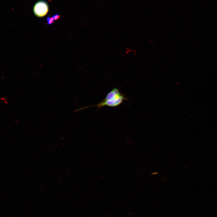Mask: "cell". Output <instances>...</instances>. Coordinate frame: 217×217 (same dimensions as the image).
Here are the masks:
<instances>
[{
    "label": "cell",
    "mask_w": 217,
    "mask_h": 217,
    "mask_svg": "<svg viewBox=\"0 0 217 217\" xmlns=\"http://www.w3.org/2000/svg\"><path fill=\"white\" fill-rule=\"evenodd\" d=\"M157 174H158V173H157V172H154V173H152V175H157Z\"/></svg>",
    "instance_id": "5b68a950"
},
{
    "label": "cell",
    "mask_w": 217,
    "mask_h": 217,
    "mask_svg": "<svg viewBox=\"0 0 217 217\" xmlns=\"http://www.w3.org/2000/svg\"><path fill=\"white\" fill-rule=\"evenodd\" d=\"M49 10L48 4L44 1H40L37 2L33 8L34 14L38 17L45 16Z\"/></svg>",
    "instance_id": "7a4b0ae2"
},
{
    "label": "cell",
    "mask_w": 217,
    "mask_h": 217,
    "mask_svg": "<svg viewBox=\"0 0 217 217\" xmlns=\"http://www.w3.org/2000/svg\"><path fill=\"white\" fill-rule=\"evenodd\" d=\"M127 100L125 96L117 88L113 89L107 94L105 97L96 105L91 106H96L99 109L105 106L116 107Z\"/></svg>",
    "instance_id": "6da1fadb"
},
{
    "label": "cell",
    "mask_w": 217,
    "mask_h": 217,
    "mask_svg": "<svg viewBox=\"0 0 217 217\" xmlns=\"http://www.w3.org/2000/svg\"><path fill=\"white\" fill-rule=\"evenodd\" d=\"M54 19L53 17H48L47 18V24L48 25H50L53 24L54 22Z\"/></svg>",
    "instance_id": "3957f363"
},
{
    "label": "cell",
    "mask_w": 217,
    "mask_h": 217,
    "mask_svg": "<svg viewBox=\"0 0 217 217\" xmlns=\"http://www.w3.org/2000/svg\"><path fill=\"white\" fill-rule=\"evenodd\" d=\"M52 17L54 20H56L60 18V15L59 14H57L54 15Z\"/></svg>",
    "instance_id": "277c9868"
}]
</instances>
